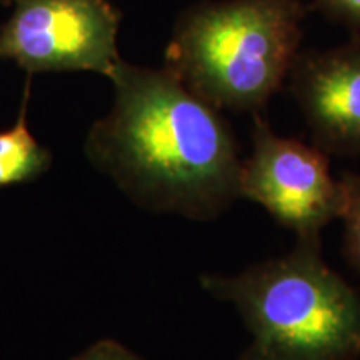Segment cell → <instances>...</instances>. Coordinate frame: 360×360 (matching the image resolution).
Returning <instances> with one entry per match:
<instances>
[{
    "label": "cell",
    "instance_id": "3957f363",
    "mask_svg": "<svg viewBox=\"0 0 360 360\" xmlns=\"http://www.w3.org/2000/svg\"><path fill=\"white\" fill-rule=\"evenodd\" d=\"M300 0L200 2L179 17L165 69L219 110H260L287 82L302 42Z\"/></svg>",
    "mask_w": 360,
    "mask_h": 360
},
{
    "label": "cell",
    "instance_id": "277c9868",
    "mask_svg": "<svg viewBox=\"0 0 360 360\" xmlns=\"http://www.w3.org/2000/svg\"><path fill=\"white\" fill-rule=\"evenodd\" d=\"M238 192L297 238H322L345 205L344 180L330 174L326 152L282 137L260 114H254L252 150L242 159Z\"/></svg>",
    "mask_w": 360,
    "mask_h": 360
},
{
    "label": "cell",
    "instance_id": "8fae6325",
    "mask_svg": "<svg viewBox=\"0 0 360 360\" xmlns=\"http://www.w3.org/2000/svg\"><path fill=\"white\" fill-rule=\"evenodd\" d=\"M0 4H4V6H8V4H12V0H0Z\"/></svg>",
    "mask_w": 360,
    "mask_h": 360
},
{
    "label": "cell",
    "instance_id": "9c48e42d",
    "mask_svg": "<svg viewBox=\"0 0 360 360\" xmlns=\"http://www.w3.org/2000/svg\"><path fill=\"white\" fill-rule=\"evenodd\" d=\"M317 7L352 32H360V0H315Z\"/></svg>",
    "mask_w": 360,
    "mask_h": 360
},
{
    "label": "cell",
    "instance_id": "6da1fadb",
    "mask_svg": "<svg viewBox=\"0 0 360 360\" xmlns=\"http://www.w3.org/2000/svg\"><path fill=\"white\" fill-rule=\"evenodd\" d=\"M109 79L114 105L85 141L94 167L155 214L214 220L240 199L242 159L222 110L165 67L120 58Z\"/></svg>",
    "mask_w": 360,
    "mask_h": 360
},
{
    "label": "cell",
    "instance_id": "8992f818",
    "mask_svg": "<svg viewBox=\"0 0 360 360\" xmlns=\"http://www.w3.org/2000/svg\"><path fill=\"white\" fill-rule=\"evenodd\" d=\"M287 84L314 146L360 157V32L326 51H300Z\"/></svg>",
    "mask_w": 360,
    "mask_h": 360
},
{
    "label": "cell",
    "instance_id": "52a82bcc",
    "mask_svg": "<svg viewBox=\"0 0 360 360\" xmlns=\"http://www.w3.org/2000/svg\"><path fill=\"white\" fill-rule=\"evenodd\" d=\"M27 101L29 84L15 125L0 132V188L35 180L52 165L49 148L35 141L27 124Z\"/></svg>",
    "mask_w": 360,
    "mask_h": 360
},
{
    "label": "cell",
    "instance_id": "7a4b0ae2",
    "mask_svg": "<svg viewBox=\"0 0 360 360\" xmlns=\"http://www.w3.org/2000/svg\"><path fill=\"white\" fill-rule=\"evenodd\" d=\"M200 285L232 304L250 332L238 360H360V295L322 257V238H297L281 257Z\"/></svg>",
    "mask_w": 360,
    "mask_h": 360
},
{
    "label": "cell",
    "instance_id": "30bf717a",
    "mask_svg": "<svg viewBox=\"0 0 360 360\" xmlns=\"http://www.w3.org/2000/svg\"><path fill=\"white\" fill-rule=\"evenodd\" d=\"M72 360H143L134 354L132 350L125 349L119 342L105 339L98 340L94 345H90L82 354L75 355Z\"/></svg>",
    "mask_w": 360,
    "mask_h": 360
},
{
    "label": "cell",
    "instance_id": "5b68a950",
    "mask_svg": "<svg viewBox=\"0 0 360 360\" xmlns=\"http://www.w3.org/2000/svg\"><path fill=\"white\" fill-rule=\"evenodd\" d=\"M0 60L29 74L89 70L109 77L120 57V12L109 0H12Z\"/></svg>",
    "mask_w": 360,
    "mask_h": 360
},
{
    "label": "cell",
    "instance_id": "ba28073f",
    "mask_svg": "<svg viewBox=\"0 0 360 360\" xmlns=\"http://www.w3.org/2000/svg\"><path fill=\"white\" fill-rule=\"evenodd\" d=\"M345 186V205L342 212L345 229V254L360 274V175H342Z\"/></svg>",
    "mask_w": 360,
    "mask_h": 360
}]
</instances>
